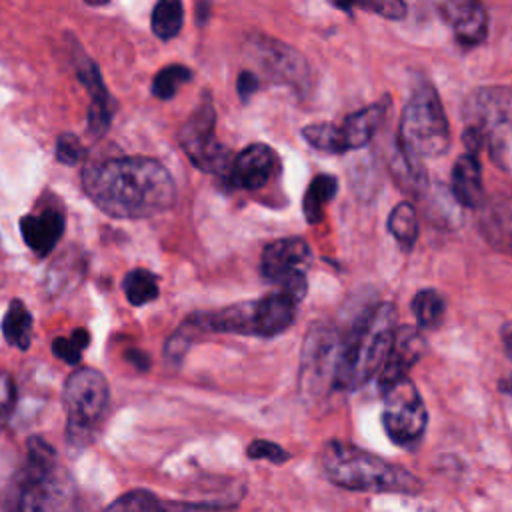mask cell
<instances>
[{
	"label": "cell",
	"instance_id": "cell-1",
	"mask_svg": "<svg viewBox=\"0 0 512 512\" xmlns=\"http://www.w3.org/2000/svg\"><path fill=\"white\" fill-rule=\"evenodd\" d=\"M88 198L112 218H150L176 200V186L168 168L144 156L108 158L82 170Z\"/></svg>",
	"mask_w": 512,
	"mask_h": 512
},
{
	"label": "cell",
	"instance_id": "cell-2",
	"mask_svg": "<svg viewBox=\"0 0 512 512\" xmlns=\"http://www.w3.org/2000/svg\"><path fill=\"white\" fill-rule=\"evenodd\" d=\"M74 484L58 466L54 448L40 436L26 442V462L12 476L2 498V512H66Z\"/></svg>",
	"mask_w": 512,
	"mask_h": 512
},
{
	"label": "cell",
	"instance_id": "cell-3",
	"mask_svg": "<svg viewBox=\"0 0 512 512\" xmlns=\"http://www.w3.org/2000/svg\"><path fill=\"white\" fill-rule=\"evenodd\" d=\"M396 316L394 304L380 302L362 312L352 328L340 336L334 388L356 390L382 368L396 330Z\"/></svg>",
	"mask_w": 512,
	"mask_h": 512
},
{
	"label": "cell",
	"instance_id": "cell-4",
	"mask_svg": "<svg viewBox=\"0 0 512 512\" xmlns=\"http://www.w3.org/2000/svg\"><path fill=\"white\" fill-rule=\"evenodd\" d=\"M320 464L326 478L346 490L420 494L424 488L410 470L342 440H328L322 446Z\"/></svg>",
	"mask_w": 512,
	"mask_h": 512
},
{
	"label": "cell",
	"instance_id": "cell-5",
	"mask_svg": "<svg viewBox=\"0 0 512 512\" xmlns=\"http://www.w3.org/2000/svg\"><path fill=\"white\" fill-rule=\"evenodd\" d=\"M464 142L470 154L486 146L502 168L512 170V88L480 86L462 106Z\"/></svg>",
	"mask_w": 512,
	"mask_h": 512
},
{
	"label": "cell",
	"instance_id": "cell-6",
	"mask_svg": "<svg viewBox=\"0 0 512 512\" xmlns=\"http://www.w3.org/2000/svg\"><path fill=\"white\" fill-rule=\"evenodd\" d=\"M298 300L284 290L270 292L258 300L238 302L220 310L196 312L188 322L198 332H226L272 338L294 322Z\"/></svg>",
	"mask_w": 512,
	"mask_h": 512
},
{
	"label": "cell",
	"instance_id": "cell-7",
	"mask_svg": "<svg viewBox=\"0 0 512 512\" xmlns=\"http://www.w3.org/2000/svg\"><path fill=\"white\" fill-rule=\"evenodd\" d=\"M450 146V126L442 108V102L432 84L422 82L414 88L406 102L400 128H398V150L420 162L424 158L440 156Z\"/></svg>",
	"mask_w": 512,
	"mask_h": 512
},
{
	"label": "cell",
	"instance_id": "cell-8",
	"mask_svg": "<svg viewBox=\"0 0 512 512\" xmlns=\"http://www.w3.org/2000/svg\"><path fill=\"white\" fill-rule=\"evenodd\" d=\"M62 402L66 410L68 444L84 448L92 442L108 414V382L94 368H76L64 382Z\"/></svg>",
	"mask_w": 512,
	"mask_h": 512
},
{
	"label": "cell",
	"instance_id": "cell-9",
	"mask_svg": "<svg viewBox=\"0 0 512 512\" xmlns=\"http://www.w3.org/2000/svg\"><path fill=\"white\" fill-rule=\"evenodd\" d=\"M386 114V100L364 106L350 116H346L340 124L334 122H318L302 128V136L306 142L322 152L340 154L348 150H356L366 146L376 134Z\"/></svg>",
	"mask_w": 512,
	"mask_h": 512
},
{
	"label": "cell",
	"instance_id": "cell-10",
	"mask_svg": "<svg viewBox=\"0 0 512 512\" xmlns=\"http://www.w3.org/2000/svg\"><path fill=\"white\" fill-rule=\"evenodd\" d=\"M216 112L210 96H204L178 132V142L188 160L210 174H224L230 168V152L218 142Z\"/></svg>",
	"mask_w": 512,
	"mask_h": 512
},
{
	"label": "cell",
	"instance_id": "cell-11",
	"mask_svg": "<svg viewBox=\"0 0 512 512\" xmlns=\"http://www.w3.org/2000/svg\"><path fill=\"white\" fill-rule=\"evenodd\" d=\"M426 422V406L410 378H402L384 390L382 424L394 444L414 446L422 438Z\"/></svg>",
	"mask_w": 512,
	"mask_h": 512
},
{
	"label": "cell",
	"instance_id": "cell-12",
	"mask_svg": "<svg viewBox=\"0 0 512 512\" xmlns=\"http://www.w3.org/2000/svg\"><path fill=\"white\" fill-rule=\"evenodd\" d=\"M312 252L302 238H280L264 246L260 256V272L266 280L280 284V290L294 296L298 302L306 296V266Z\"/></svg>",
	"mask_w": 512,
	"mask_h": 512
},
{
	"label": "cell",
	"instance_id": "cell-13",
	"mask_svg": "<svg viewBox=\"0 0 512 512\" xmlns=\"http://www.w3.org/2000/svg\"><path fill=\"white\" fill-rule=\"evenodd\" d=\"M340 350V336L330 326H314L302 348L300 362V384L312 392L318 388L332 386Z\"/></svg>",
	"mask_w": 512,
	"mask_h": 512
},
{
	"label": "cell",
	"instance_id": "cell-14",
	"mask_svg": "<svg viewBox=\"0 0 512 512\" xmlns=\"http://www.w3.org/2000/svg\"><path fill=\"white\" fill-rule=\"evenodd\" d=\"M256 64L262 72H266L272 80L288 84L292 88H302L308 84V66L300 52L292 46L278 42L268 36H256L250 42Z\"/></svg>",
	"mask_w": 512,
	"mask_h": 512
},
{
	"label": "cell",
	"instance_id": "cell-15",
	"mask_svg": "<svg viewBox=\"0 0 512 512\" xmlns=\"http://www.w3.org/2000/svg\"><path fill=\"white\" fill-rule=\"evenodd\" d=\"M278 168L280 160L274 148L262 142H254L234 156L228 168V180L234 188L258 190L272 180Z\"/></svg>",
	"mask_w": 512,
	"mask_h": 512
},
{
	"label": "cell",
	"instance_id": "cell-16",
	"mask_svg": "<svg viewBox=\"0 0 512 512\" xmlns=\"http://www.w3.org/2000/svg\"><path fill=\"white\" fill-rule=\"evenodd\" d=\"M424 348H426V340L418 328L408 324L398 326L394 330L388 356L380 368V376H378L380 390L384 392L398 380L406 378V372L420 360V356L424 354Z\"/></svg>",
	"mask_w": 512,
	"mask_h": 512
},
{
	"label": "cell",
	"instance_id": "cell-17",
	"mask_svg": "<svg viewBox=\"0 0 512 512\" xmlns=\"http://www.w3.org/2000/svg\"><path fill=\"white\" fill-rule=\"evenodd\" d=\"M78 80L84 84V88L90 94V108H88V130L92 136L106 134L112 118H114V102L104 86L102 74L98 66L86 58L82 52L74 60Z\"/></svg>",
	"mask_w": 512,
	"mask_h": 512
},
{
	"label": "cell",
	"instance_id": "cell-18",
	"mask_svg": "<svg viewBox=\"0 0 512 512\" xmlns=\"http://www.w3.org/2000/svg\"><path fill=\"white\" fill-rule=\"evenodd\" d=\"M442 18L452 26L464 46L480 44L488 34V14L482 4L472 0H450L438 4Z\"/></svg>",
	"mask_w": 512,
	"mask_h": 512
},
{
	"label": "cell",
	"instance_id": "cell-19",
	"mask_svg": "<svg viewBox=\"0 0 512 512\" xmlns=\"http://www.w3.org/2000/svg\"><path fill=\"white\" fill-rule=\"evenodd\" d=\"M20 232L26 246L36 256H46L54 250L64 234V214L56 208H44L38 214L20 218Z\"/></svg>",
	"mask_w": 512,
	"mask_h": 512
},
{
	"label": "cell",
	"instance_id": "cell-20",
	"mask_svg": "<svg viewBox=\"0 0 512 512\" xmlns=\"http://www.w3.org/2000/svg\"><path fill=\"white\" fill-rule=\"evenodd\" d=\"M478 210V228L486 242L512 254V196H494Z\"/></svg>",
	"mask_w": 512,
	"mask_h": 512
},
{
	"label": "cell",
	"instance_id": "cell-21",
	"mask_svg": "<svg viewBox=\"0 0 512 512\" xmlns=\"http://www.w3.org/2000/svg\"><path fill=\"white\" fill-rule=\"evenodd\" d=\"M452 194L464 208H480L486 202L482 168L474 154H462L452 166Z\"/></svg>",
	"mask_w": 512,
	"mask_h": 512
},
{
	"label": "cell",
	"instance_id": "cell-22",
	"mask_svg": "<svg viewBox=\"0 0 512 512\" xmlns=\"http://www.w3.org/2000/svg\"><path fill=\"white\" fill-rule=\"evenodd\" d=\"M2 334L10 346L28 350L32 340V314L22 300L10 302L2 320Z\"/></svg>",
	"mask_w": 512,
	"mask_h": 512
},
{
	"label": "cell",
	"instance_id": "cell-23",
	"mask_svg": "<svg viewBox=\"0 0 512 512\" xmlns=\"http://www.w3.org/2000/svg\"><path fill=\"white\" fill-rule=\"evenodd\" d=\"M338 190V180L332 174H318L306 188L302 208L304 216L310 224H316L322 220L324 206L336 196Z\"/></svg>",
	"mask_w": 512,
	"mask_h": 512
},
{
	"label": "cell",
	"instance_id": "cell-24",
	"mask_svg": "<svg viewBox=\"0 0 512 512\" xmlns=\"http://www.w3.org/2000/svg\"><path fill=\"white\" fill-rule=\"evenodd\" d=\"M388 230L402 250H412L418 238V216L410 202H400L388 216Z\"/></svg>",
	"mask_w": 512,
	"mask_h": 512
},
{
	"label": "cell",
	"instance_id": "cell-25",
	"mask_svg": "<svg viewBox=\"0 0 512 512\" xmlns=\"http://www.w3.org/2000/svg\"><path fill=\"white\" fill-rule=\"evenodd\" d=\"M124 296L132 306H142L158 298V278L144 270V268H134L126 272L122 280Z\"/></svg>",
	"mask_w": 512,
	"mask_h": 512
},
{
	"label": "cell",
	"instance_id": "cell-26",
	"mask_svg": "<svg viewBox=\"0 0 512 512\" xmlns=\"http://www.w3.org/2000/svg\"><path fill=\"white\" fill-rule=\"evenodd\" d=\"M184 24V8L178 0H162L154 6L150 26L160 40L174 38Z\"/></svg>",
	"mask_w": 512,
	"mask_h": 512
},
{
	"label": "cell",
	"instance_id": "cell-27",
	"mask_svg": "<svg viewBox=\"0 0 512 512\" xmlns=\"http://www.w3.org/2000/svg\"><path fill=\"white\" fill-rule=\"evenodd\" d=\"M412 314L420 328H436L444 316L442 296L432 288L416 292L412 298Z\"/></svg>",
	"mask_w": 512,
	"mask_h": 512
},
{
	"label": "cell",
	"instance_id": "cell-28",
	"mask_svg": "<svg viewBox=\"0 0 512 512\" xmlns=\"http://www.w3.org/2000/svg\"><path fill=\"white\" fill-rule=\"evenodd\" d=\"M192 78V72L182 64H170L162 68L152 80V94L160 100H170L182 84Z\"/></svg>",
	"mask_w": 512,
	"mask_h": 512
},
{
	"label": "cell",
	"instance_id": "cell-29",
	"mask_svg": "<svg viewBox=\"0 0 512 512\" xmlns=\"http://www.w3.org/2000/svg\"><path fill=\"white\" fill-rule=\"evenodd\" d=\"M162 502L148 490H132L116 498L102 512H160Z\"/></svg>",
	"mask_w": 512,
	"mask_h": 512
},
{
	"label": "cell",
	"instance_id": "cell-30",
	"mask_svg": "<svg viewBox=\"0 0 512 512\" xmlns=\"http://www.w3.org/2000/svg\"><path fill=\"white\" fill-rule=\"evenodd\" d=\"M88 344H90V334H88V330L76 328L70 338H64V336L54 338V342H52V352H54V356H58V358L64 360L66 364L76 366V364L80 362V358H82V350H84Z\"/></svg>",
	"mask_w": 512,
	"mask_h": 512
},
{
	"label": "cell",
	"instance_id": "cell-31",
	"mask_svg": "<svg viewBox=\"0 0 512 512\" xmlns=\"http://www.w3.org/2000/svg\"><path fill=\"white\" fill-rule=\"evenodd\" d=\"M84 156V148L78 140L76 134H70V132H64L58 136L56 140V158L66 164V166H74L82 160Z\"/></svg>",
	"mask_w": 512,
	"mask_h": 512
},
{
	"label": "cell",
	"instance_id": "cell-32",
	"mask_svg": "<svg viewBox=\"0 0 512 512\" xmlns=\"http://www.w3.org/2000/svg\"><path fill=\"white\" fill-rule=\"evenodd\" d=\"M246 454H248V458L270 460L274 464H282V462H286L290 458V454L282 446H278V444H274L270 440H254V442H250L248 448H246Z\"/></svg>",
	"mask_w": 512,
	"mask_h": 512
},
{
	"label": "cell",
	"instance_id": "cell-33",
	"mask_svg": "<svg viewBox=\"0 0 512 512\" xmlns=\"http://www.w3.org/2000/svg\"><path fill=\"white\" fill-rule=\"evenodd\" d=\"M16 404V386L8 372L0 370V426H4Z\"/></svg>",
	"mask_w": 512,
	"mask_h": 512
},
{
	"label": "cell",
	"instance_id": "cell-34",
	"mask_svg": "<svg viewBox=\"0 0 512 512\" xmlns=\"http://www.w3.org/2000/svg\"><path fill=\"white\" fill-rule=\"evenodd\" d=\"M360 8L368 10V12H376L384 18H392V20H400L406 14V4L398 2V0H384V2H362L358 4Z\"/></svg>",
	"mask_w": 512,
	"mask_h": 512
},
{
	"label": "cell",
	"instance_id": "cell-35",
	"mask_svg": "<svg viewBox=\"0 0 512 512\" xmlns=\"http://www.w3.org/2000/svg\"><path fill=\"white\" fill-rule=\"evenodd\" d=\"M160 512H230V508L216 504H188V502H162Z\"/></svg>",
	"mask_w": 512,
	"mask_h": 512
},
{
	"label": "cell",
	"instance_id": "cell-36",
	"mask_svg": "<svg viewBox=\"0 0 512 512\" xmlns=\"http://www.w3.org/2000/svg\"><path fill=\"white\" fill-rule=\"evenodd\" d=\"M258 86H260V80H258V76H256L254 72H250V70L240 72L238 82H236V90H238V94L242 96V100H246L248 96H252V94L258 90Z\"/></svg>",
	"mask_w": 512,
	"mask_h": 512
},
{
	"label": "cell",
	"instance_id": "cell-37",
	"mask_svg": "<svg viewBox=\"0 0 512 512\" xmlns=\"http://www.w3.org/2000/svg\"><path fill=\"white\" fill-rule=\"evenodd\" d=\"M126 358H128L132 364H136L138 370H146L148 364H150L148 356H146L144 352H140V350H128V352H126Z\"/></svg>",
	"mask_w": 512,
	"mask_h": 512
}]
</instances>
